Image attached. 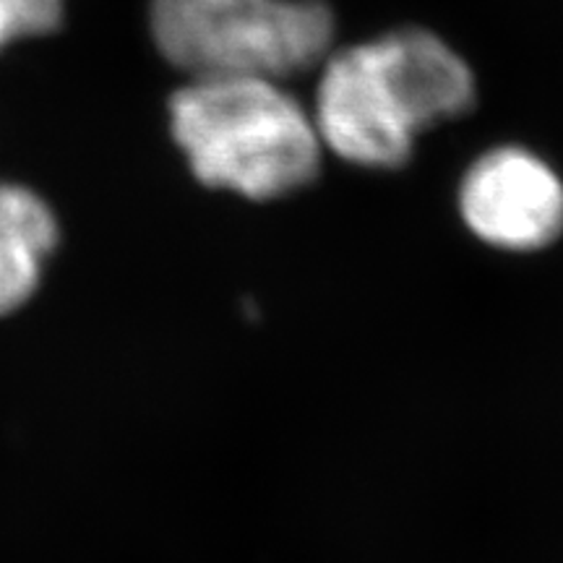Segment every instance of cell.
<instances>
[{
  "mask_svg": "<svg viewBox=\"0 0 563 563\" xmlns=\"http://www.w3.org/2000/svg\"><path fill=\"white\" fill-rule=\"evenodd\" d=\"M60 222L30 186L0 180V316L37 292L45 258L58 249Z\"/></svg>",
  "mask_w": 563,
  "mask_h": 563,
  "instance_id": "5",
  "label": "cell"
},
{
  "mask_svg": "<svg viewBox=\"0 0 563 563\" xmlns=\"http://www.w3.org/2000/svg\"><path fill=\"white\" fill-rule=\"evenodd\" d=\"M477 84L467 60L439 34L405 26L329 53L313 123L323 150L357 167L397 170L422 131L467 115Z\"/></svg>",
  "mask_w": 563,
  "mask_h": 563,
  "instance_id": "1",
  "label": "cell"
},
{
  "mask_svg": "<svg viewBox=\"0 0 563 563\" xmlns=\"http://www.w3.org/2000/svg\"><path fill=\"white\" fill-rule=\"evenodd\" d=\"M262 3V0H152L150 9L194 13V16H214V13H230L238 9Z\"/></svg>",
  "mask_w": 563,
  "mask_h": 563,
  "instance_id": "7",
  "label": "cell"
},
{
  "mask_svg": "<svg viewBox=\"0 0 563 563\" xmlns=\"http://www.w3.org/2000/svg\"><path fill=\"white\" fill-rule=\"evenodd\" d=\"M150 34L162 58L201 76L282 81L329 58L336 34L327 0H262L217 16L150 9Z\"/></svg>",
  "mask_w": 563,
  "mask_h": 563,
  "instance_id": "3",
  "label": "cell"
},
{
  "mask_svg": "<svg viewBox=\"0 0 563 563\" xmlns=\"http://www.w3.org/2000/svg\"><path fill=\"white\" fill-rule=\"evenodd\" d=\"M467 228L504 251H540L563 232V180L525 146H496L460 186Z\"/></svg>",
  "mask_w": 563,
  "mask_h": 563,
  "instance_id": "4",
  "label": "cell"
},
{
  "mask_svg": "<svg viewBox=\"0 0 563 563\" xmlns=\"http://www.w3.org/2000/svg\"><path fill=\"white\" fill-rule=\"evenodd\" d=\"M170 136L194 178L251 201L311 186L323 144L313 115L279 81L201 76L170 97Z\"/></svg>",
  "mask_w": 563,
  "mask_h": 563,
  "instance_id": "2",
  "label": "cell"
},
{
  "mask_svg": "<svg viewBox=\"0 0 563 563\" xmlns=\"http://www.w3.org/2000/svg\"><path fill=\"white\" fill-rule=\"evenodd\" d=\"M68 0H0V55L11 45L58 32Z\"/></svg>",
  "mask_w": 563,
  "mask_h": 563,
  "instance_id": "6",
  "label": "cell"
}]
</instances>
